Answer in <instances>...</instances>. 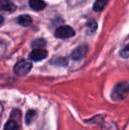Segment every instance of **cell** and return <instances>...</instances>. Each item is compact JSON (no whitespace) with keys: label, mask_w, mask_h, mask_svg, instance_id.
<instances>
[{"label":"cell","mask_w":129,"mask_h":130,"mask_svg":"<svg viewBox=\"0 0 129 130\" xmlns=\"http://www.w3.org/2000/svg\"><path fill=\"white\" fill-rule=\"evenodd\" d=\"M129 94V82H119L114 86L112 92V98L114 101L123 100Z\"/></svg>","instance_id":"1"},{"label":"cell","mask_w":129,"mask_h":130,"mask_svg":"<svg viewBox=\"0 0 129 130\" xmlns=\"http://www.w3.org/2000/svg\"><path fill=\"white\" fill-rule=\"evenodd\" d=\"M32 69V63L28 60H21L17 62L13 67V73L18 76H24L28 74Z\"/></svg>","instance_id":"2"},{"label":"cell","mask_w":129,"mask_h":130,"mask_svg":"<svg viewBox=\"0 0 129 130\" xmlns=\"http://www.w3.org/2000/svg\"><path fill=\"white\" fill-rule=\"evenodd\" d=\"M74 30L69 26H61L56 29L55 36L59 39H66L74 36Z\"/></svg>","instance_id":"3"},{"label":"cell","mask_w":129,"mask_h":130,"mask_svg":"<svg viewBox=\"0 0 129 130\" xmlns=\"http://www.w3.org/2000/svg\"><path fill=\"white\" fill-rule=\"evenodd\" d=\"M88 52V47L87 45H81L77 49L72 52L71 55V58L73 60H81L86 57L87 53Z\"/></svg>","instance_id":"4"},{"label":"cell","mask_w":129,"mask_h":130,"mask_svg":"<svg viewBox=\"0 0 129 130\" xmlns=\"http://www.w3.org/2000/svg\"><path fill=\"white\" fill-rule=\"evenodd\" d=\"M48 53L45 50L42 48H38V49H34V51H32L29 54V58L33 61H41V60L44 59L47 57Z\"/></svg>","instance_id":"5"},{"label":"cell","mask_w":129,"mask_h":130,"mask_svg":"<svg viewBox=\"0 0 129 130\" xmlns=\"http://www.w3.org/2000/svg\"><path fill=\"white\" fill-rule=\"evenodd\" d=\"M15 5L11 0H0V11L4 12H12L15 11Z\"/></svg>","instance_id":"6"},{"label":"cell","mask_w":129,"mask_h":130,"mask_svg":"<svg viewBox=\"0 0 129 130\" xmlns=\"http://www.w3.org/2000/svg\"><path fill=\"white\" fill-rule=\"evenodd\" d=\"M29 6L34 11H41L45 8L46 3L43 0H30Z\"/></svg>","instance_id":"7"},{"label":"cell","mask_w":129,"mask_h":130,"mask_svg":"<svg viewBox=\"0 0 129 130\" xmlns=\"http://www.w3.org/2000/svg\"><path fill=\"white\" fill-rule=\"evenodd\" d=\"M18 23L22 27H28L31 25L32 23V19L29 15H21L18 18Z\"/></svg>","instance_id":"8"},{"label":"cell","mask_w":129,"mask_h":130,"mask_svg":"<svg viewBox=\"0 0 129 130\" xmlns=\"http://www.w3.org/2000/svg\"><path fill=\"white\" fill-rule=\"evenodd\" d=\"M109 0H96L95 4L93 5V9L96 12H101L104 9V7L107 5Z\"/></svg>","instance_id":"9"},{"label":"cell","mask_w":129,"mask_h":130,"mask_svg":"<svg viewBox=\"0 0 129 130\" xmlns=\"http://www.w3.org/2000/svg\"><path fill=\"white\" fill-rule=\"evenodd\" d=\"M4 130H19V126L15 120H10L5 123Z\"/></svg>","instance_id":"10"},{"label":"cell","mask_w":129,"mask_h":130,"mask_svg":"<svg viewBox=\"0 0 129 130\" xmlns=\"http://www.w3.org/2000/svg\"><path fill=\"white\" fill-rule=\"evenodd\" d=\"M102 130H119V129H118L117 124L112 121H109L102 126Z\"/></svg>","instance_id":"11"},{"label":"cell","mask_w":129,"mask_h":130,"mask_svg":"<svg viewBox=\"0 0 129 130\" xmlns=\"http://www.w3.org/2000/svg\"><path fill=\"white\" fill-rule=\"evenodd\" d=\"M45 41L43 39H37L35 41H34L32 43V47H34V49L42 48V47L45 46Z\"/></svg>","instance_id":"12"},{"label":"cell","mask_w":129,"mask_h":130,"mask_svg":"<svg viewBox=\"0 0 129 130\" xmlns=\"http://www.w3.org/2000/svg\"><path fill=\"white\" fill-rule=\"evenodd\" d=\"M34 116H35V111H33V110H30V111H28L26 115V123L28 125H29L30 123L32 122V120H34Z\"/></svg>","instance_id":"13"},{"label":"cell","mask_w":129,"mask_h":130,"mask_svg":"<svg viewBox=\"0 0 129 130\" xmlns=\"http://www.w3.org/2000/svg\"><path fill=\"white\" fill-rule=\"evenodd\" d=\"M119 55H120L121 58H129V43L126 44L122 50L119 52Z\"/></svg>","instance_id":"14"},{"label":"cell","mask_w":129,"mask_h":130,"mask_svg":"<svg viewBox=\"0 0 129 130\" xmlns=\"http://www.w3.org/2000/svg\"><path fill=\"white\" fill-rule=\"evenodd\" d=\"M87 27H88V29L90 31V32H95V31L97 30V22H96L95 21H89V22L88 23Z\"/></svg>","instance_id":"15"},{"label":"cell","mask_w":129,"mask_h":130,"mask_svg":"<svg viewBox=\"0 0 129 130\" xmlns=\"http://www.w3.org/2000/svg\"><path fill=\"white\" fill-rule=\"evenodd\" d=\"M5 49H6V47H5V45L3 43H1L0 42V58L3 57V55L5 54Z\"/></svg>","instance_id":"16"},{"label":"cell","mask_w":129,"mask_h":130,"mask_svg":"<svg viewBox=\"0 0 129 130\" xmlns=\"http://www.w3.org/2000/svg\"><path fill=\"white\" fill-rule=\"evenodd\" d=\"M55 64H57V65H60V66H65V64H66V59L65 58H59L57 59V61L55 62Z\"/></svg>","instance_id":"17"},{"label":"cell","mask_w":129,"mask_h":130,"mask_svg":"<svg viewBox=\"0 0 129 130\" xmlns=\"http://www.w3.org/2000/svg\"><path fill=\"white\" fill-rule=\"evenodd\" d=\"M3 22H4V18L2 17L1 15H0V26H1V25L3 24Z\"/></svg>","instance_id":"18"},{"label":"cell","mask_w":129,"mask_h":130,"mask_svg":"<svg viewBox=\"0 0 129 130\" xmlns=\"http://www.w3.org/2000/svg\"><path fill=\"white\" fill-rule=\"evenodd\" d=\"M2 111H3V107H2V105H1V104H0V114H1V112H2Z\"/></svg>","instance_id":"19"}]
</instances>
